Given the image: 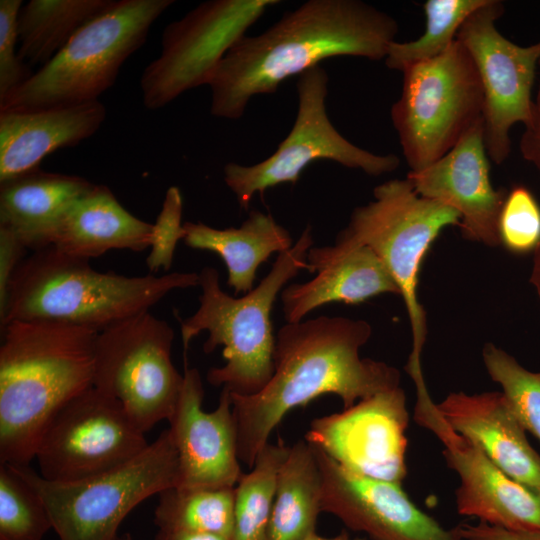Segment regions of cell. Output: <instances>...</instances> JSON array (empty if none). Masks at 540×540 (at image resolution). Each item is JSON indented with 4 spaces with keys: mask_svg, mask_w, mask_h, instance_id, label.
Returning a JSON list of instances; mask_svg holds the SVG:
<instances>
[{
    "mask_svg": "<svg viewBox=\"0 0 540 540\" xmlns=\"http://www.w3.org/2000/svg\"><path fill=\"white\" fill-rule=\"evenodd\" d=\"M487 1L427 0L423 4L424 33L413 41H394L384 60L386 66L402 72L411 65L441 56L454 44L465 20Z\"/></svg>",
    "mask_w": 540,
    "mask_h": 540,
    "instance_id": "f546056e",
    "label": "cell"
},
{
    "mask_svg": "<svg viewBox=\"0 0 540 540\" xmlns=\"http://www.w3.org/2000/svg\"><path fill=\"white\" fill-rule=\"evenodd\" d=\"M398 31L395 18L361 0L306 1L227 52L209 83L210 113L237 120L253 97L331 57L385 60Z\"/></svg>",
    "mask_w": 540,
    "mask_h": 540,
    "instance_id": "7a4b0ae2",
    "label": "cell"
},
{
    "mask_svg": "<svg viewBox=\"0 0 540 540\" xmlns=\"http://www.w3.org/2000/svg\"><path fill=\"white\" fill-rule=\"evenodd\" d=\"M488 158L482 120L442 158L406 177L420 196L460 215L464 238L496 247L501 245L499 217L508 191L493 187Z\"/></svg>",
    "mask_w": 540,
    "mask_h": 540,
    "instance_id": "ac0fdd59",
    "label": "cell"
},
{
    "mask_svg": "<svg viewBox=\"0 0 540 540\" xmlns=\"http://www.w3.org/2000/svg\"><path fill=\"white\" fill-rule=\"evenodd\" d=\"M306 540H365V539L361 538V537H351L347 533V531L343 530L339 534H337L336 536H332V537H325V536H321V535H319L317 533H314L313 535H311Z\"/></svg>",
    "mask_w": 540,
    "mask_h": 540,
    "instance_id": "60d3db41",
    "label": "cell"
},
{
    "mask_svg": "<svg viewBox=\"0 0 540 540\" xmlns=\"http://www.w3.org/2000/svg\"><path fill=\"white\" fill-rule=\"evenodd\" d=\"M278 0H209L163 30L161 51L140 77L142 101L160 109L184 92L209 85L221 60Z\"/></svg>",
    "mask_w": 540,
    "mask_h": 540,
    "instance_id": "7c38bea8",
    "label": "cell"
},
{
    "mask_svg": "<svg viewBox=\"0 0 540 540\" xmlns=\"http://www.w3.org/2000/svg\"><path fill=\"white\" fill-rule=\"evenodd\" d=\"M483 362L525 430L540 441V372H531L503 349L486 343Z\"/></svg>",
    "mask_w": 540,
    "mask_h": 540,
    "instance_id": "1f68e13d",
    "label": "cell"
},
{
    "mask_svg": "<svg viewBox=\"0 0 540 540\" xmlns=\"http://www.w3.org/2000/svg\"><path fill=\"white\" fill-rule=\"evenodd\" d=\"M328 81L327 72L320 65L300 74L296 119L276 151L253 165L229 162L224 166V181L242 207H247L256 193L262 194L282 183L295 184L315 160H331L371 176L391 173L400 166L396 154L380 155L365 150L334 127L326 109Z\"/></svg>",
    "mask_w": 540,
    "mask_h": 540,
    "instance_id": "8fae6325",
    "label": "cell"
},
{
    "mask_svg": "<svg viewBox=\"0 0 540 540\" xmlns=\"http://www.w3.org/2000/svg\"><path fill=\"white\" fill-rule=\"evenodd\" d=\"M184 380L169 432L178 459L175 487L233 488L243 475L237 455L231 393L222 388L215 410L202 409L204 389L198 369L184 368Z\"/></svg>",
    "mask_w": 540,
    "mask_h": 540,
    "instance_id": "e0dca14e",
    "label": "cell"
},
{
    "mask_svg": "<svg viewBox=\"0 0 540 540\" xmlns=\"http://www.w3.org/2000/svg\"><path fill=\"white\" fill-rule=\"evenodd\" d=\"M435 409L455 433L475 444L512 479L540 495V456L503 392L450 393Z\"/></svg>",
    "mask_w": 540,
    "mask_h": 540,
    "instance_id": "ffe728a7",
    "label": "cell"
},
{
    "mask_svg": "<svg viewBox=\"0 0 540 540\" xmlns=\"http://www.w3.org/2000/svg\"><path fill=\"white\" fill-rule=\"evenodd\" d=\"M457 529L463 540H540V531H512L481 522L461 523Z\"/></svg>",
    "mask_w": 540,
    "mask_h": 540,
    "instance_id": "8d00e7d4",
    "label": "cell"
},
{
    "mask_svg": "<svg viewBox=\"0 0 540 540\" xmlns=\"http://www.w3.org/2000/svg\"><path fill=\"white\" fill-rule=\"evenodd\" d=\"M183 226L187 246L222 258L228 271L227 284L235 294L250 292L258 267L273 253L280 254L293 246L288 230L272 215L258 210L251 211L238 228L218 229L189 221Z\"/></svg>",
    "mask_w": 540,
    "mask_h": 540,
    "instance_id": "d4e9b609",
    "label": "cell"
},
{
    "mask_svg": "<svg viewBox=\"0 0 540 540\" xmlns=\"http://www.w3.org/2000/svg\"><path fill=\"white\" fill-rule=\"evenodd\" d=\"M408 424L399 386L314 419L305 440L356 474L401 484L407 475Z\"/></svg>",
    "mask_w": 540,
    "mask_h": 540,
    "instance_id": "9a60e30c",
    "label": "cell"
},
{
    "mask_svg": "<svg viewBox=\"0 0 540 540\" xmlns=\"http://www.w3.org/2000/svg\"><path fill=\"white\" fill-rule=\"evenodd\" d=\"M13 466L42 498L58 540H118L125 517L178 479L169 429L130 461L75 481H51L29 465Z\"/></svg>",
    "mask_w": 540,
    "mask_h": 540,
    "instance_id": "ba28073f",
    "label": "cell"
},
{
    "mask_svg": "<svg viewBox=\"0 0 540 540\" xmlns=\"http://www.w3.org/2000/svg\"><path fill=\"white\" fill-rule=\"evenodd\" d=\"M199 286V273L126 276L99 272L88 259L53 246L32 251L14 271L1 328L12 321H47L101 332L157 304L175 289Z\"/></svg>",
    "mask_w": 540,
    "mask_h": 540,
    "instance_id": "277c9868",
    "label": "cell"
},
{
    "mask_svg": "<svg viewBox=\"0 0 540 540\" xmlns=\"http://www.w3.org/2000/svg\"><path fill=\"white\" fill-rule=\"evenodd\" d=\"M174 0H113L22 85L0 99V111H31L99 100L124 62L145 43Z\"/></svg>",
    "mask_w": 540,
    "mask_h": 540,
    "instance_id": "52a82bcc",
    "label": "cell"
},
{
    "mask_svg": "<svg viewBox=\"0 0 540 540\" xmlns=\"http://www.w3.org/2000/svg\"><path fill=\"white\" fill-rule=\"evenodd\" d=\"M106 115L100 100L31 111H0V182L39 168L54 151L91 137Z\"/></svg>",
    "mask_w": 540,
    "mask_h": 540,
    "instance_id": "44dd1931",
    "label": "cell"
},
{
    "mask_svg": "<svg viewBox=\"0 0 540 540\" xmlns=\"http://www.w3.org/2000/svg\"><path fill=\"white\" fill-rule=\"evenodd\" d=\"M385 293L400 295V290L376 253L359 246L336 257L313 279L287 286L281 301L286 322L297 323L324 304H358Z\"/></svg>",
    "mask_w": 540,
    "mask_h": 540,
    "instance_id": "cb8c5ba5",
    "label": "cell"
},
{
    "mask_svg": "<svg viewBox=\"0 0 540 540\" xmlns=\"http://www.w3.org/2000/svg\"><path fill=\"white\" fill-rule=\"evenodd\" d=\"M435 415L424 426L441 440L446 464L459 477L457 513L506 530L540 531V495L501 471L475 444Z\"/></svg>",
    "mask_w": 540,
    "mask_h": 540,
    "instance_id": "d6986e66",
    "label": "cell"
},
{
    "mask_svg": "<svg viewBox=\"0 0 540 540\" xmlns=\"http://www.w3.org/2000/svg\"><path fill=\"white\" fill-rule=\"evenodd\" d=\"M26 247L9 231L0 228V314L3 312L11 277L25 258Z\"/></svg>",
    "mask_w": 540,
    "mask_h": 540,
    "instance_id": "d590c367",
    "label": "cell"
},
{
    "mask_svg": "<svg viewBox=\"0 0 540 540\" xmlns=\"http://www.w3.org/2000/svg\"><path fill=\"white\" fill-rule=\"evenodd\" d=\"M118 540H133L132 536L129 533L119 536Z\"/></svg>",
    "mask_w": 540,
    "mask_h": 540,
    "instance_id": "7bdbcfd3",
    "label": "cell"
},
{
    "mask_svg": "<svg viewBox=\"0 0 540 540\" xmlns=\"http://www.w3.org/2000/svg\"><path fill=\"white\" fill-rule=\"evenodd\" d=\"M402 73L401 96L390 116L410 171H419L483 120V88L472 57L457 39L441 56Z\"/></svg>",
    "mask_w": 540,
    "mask_h": 540,
    "instance_id": "9c48e42d",
    "label": "cell"
},
{
    "mask_svg": "<svg viewBox=\"0 0 540 540\" xmlns=\"http://www.w3.org/2000/svg\"><path fill=\"white\" fill-rule=\"evenodd\" d=\"M152 227L126 210L107 186L94 184L61 215L50 246L88 260L114 249L141 252L150 247Z\"/></svg>",
    "mask_w": 540,
    "mask_h": 540,
    "instance_id": "7402d4cb",
    "label": "cell"
},
{
    "mask_svg": "<svg viewBox=\"0 0 540 540\" xmlns=\"http://www.w3.org/2000/svg\"><path fill=\"white\" fill-rule=\"evenodd\" d=\"M321 496L315 451L299 440L289 447L277 474L268 540H306L316 533Z\"/></svg>",
    "mask_w": 540,
    "mask_h": 540,
    "instance_id": "484cf974",
    "label": "cell"
},
{
    "mask_svg": "<svg viewBox=\"0 0 540 540\" xmlns=\"http://www.w3.org/2000/svg\"><path fill=\"white\" fill-rule=\"evenodd\" d=\"M530 283L534 287L540 302V242L533 251V264Z\"/></svg>",
    "mask_w": 540,
    "mask_h": 540,
    "instance_id": "ab89813d",
    "label": "cell"
},
{
    "mask_svg": "<svg viewBox=\"0 0 540 540\" xmlns=\"http://www.w3.org/2000/svg\"><path fill=\"white\" fill-rule=\"evenodd\" d=\"M154 522L159 530L216 533L231 537L235 487H170L159 494Z\"/></svg>",
    "mask_w": 540,
    "mask_h": 540,
    "instance_id": "83f0119b",
    "label": "cell"
},
{
    "mask_svg": "<svg viewBox=\"0 0 540 540\" xmlns=\"http://www.w3.org/2000/svg\"><path fill=\"white\" fill-rule=\"evenodd\" d=\"M500 242L509 251L524 254L540 242V206L523 186L508 192L499 217Z\"/></svg>",
    "mask_w": 540,
    "mask_h": 540,
    "instance_id": "d6a6232c",
    "label": "cell"
},
{
    "mask_svg": "<svg viewBox=\"0 0 540 540\" xmlns=\"http://www.w3.org/2000/svg\"><path fill=\"white\" fill-rule=\"evenodd\" d=\"M51 528L40 495L15 466L0 463V540H41Z\"/></svg>",
    "mask_w": 540,
    "mask_h": 540,
    "instance_id": "4dcf8cb0",
    "label": "cell"
},
{
    "mask_svg": "<svg viewBox=\"0 0 540 540\" xmlns=\"http://www.w3.org/2000/svg\"><path fill=\"white\" fill-rule=\"evenodd\" d=\"M373 195V201L353 210L334 245L308 251L306 269L319 272L336 257L359 246L376 253L405 303L413 335L406 370L416 382L423 380L420 357L427 334L426 313L418 299L419 271L431 244L445 227L459 226L460 215L420 196L407 177L376 186Z\"/></svg>",
    "mask_w": 540,
    "mask_h": 540,
    "instance_id": "5b68a950",
    "label": "cell"
},
{
    "mask_svg": "<svg viewBox=\"0 0 540 540\" xmlns=\"http://www.w3.org/2000/svg\"><path fill=\"white\" fill-rule=\"evenodd\" d=\"M371 334L367 321L340 316L282 326L275 337L274 373L266 386L248 396L230 392L239 461L252 468L286 414L321 395H337L347 409L357 400L399 387L395 367L360 356Z\"/></svg>",
    "mask_w": 540,
    "mask_h": 540,
    "instance_id": "6da1fadb",
    "label": "cell"
},
{
    "mask_svg": "<svg viewBox=\"0 0 540 540\" xmlns=\"http://www.w3.org/2000/svg\"><path fill=\"white\" fill-rule=\"evenodd\" d=\"M288 451L281 439L268 442L243 473L235 486L232 540H268L277 474Z\"/></svg>",
    "mask_w": 540,
    "mask_h": 540,
    "instance_id": "f1b7e54d",
    "label": "cell"
},
{
    "mask_svg": "<svg viewBox=\"0 0 540 540\" xmlns=\"http://www.w3.org/2000/svg\"><path fill=\"white\" fill-rule=\"evenodd\" d=\"M504 3L488 0L462 24L457 40L467 49L478 71L484 95V143L488 157L502 164L511 151L510 129L529 124L536 105L531 98L540 41L520 46L503 36L496 21Z\"/></svg>",
    "mask_w": 540,
    "mask_h": 540,
    "instance_id": "5bb4252c",
    "label": "cell"
},
{
    "mask_svg": "<svg viewBox=\"0 0 540 540\" xmlns=\"http://www.w3.org/2000/svg\"><path fill=\"white\" fill-rule=\"evenodd\" d=\"M312 447L322 475L321 511L349 529L371 540H463L457 526L447 529L418 508L401 484L356 474Z\"/></svg>",
    "mask_w": 540,
    "mask_h": 540,
    "instance_id": "2e32d148",
    "label": "cell"
},
{
    "mask_svg": "<svg viewBox=\"0 0 540 540\" xmlns=\"http://www.w3.org/2000/svg\"><path fill=\"white\" fill-rule=\"evenodd\" d=\"M22 3L21 0L0 1V99L33 75L16 51Z\"/></svg>",
    "mask_w": 540,
    "mask_h": 540,
    "instance_id": "e575fe53",
    "label": "cell"
},
{
    "mask_svg": "<svg viewBox=\"0 0 540 540\" xmlns=\"http://www.w3.org/2000/svg\"><path fill=\"white\" fill-rule=\"evenodd\" d=\"M538 65L540 67V58H539V61H538ZM534 102H535L537 110L540 112V83H539V87H538V91H537L536 101H534Z\"/></svg>",
    "mask_w": 540,
    "mask_h": 540,
    "instance_id": "b9f144b4",
    "label": "cell"
},
{
    "mask_svg": "<svg viewBox=\"0 0 540 540\" xmlns=\"http://www.w3.org/2000/svg\"><path fill=\"white\" fill-rule=\"evenodd\" d=\"M154 540H232L216 533L158 530Z\"/></svg>",
    "mask_w": 540,
    "mask_h": 540,
    "instance_id": "f35d334b",
    "label": "cell"
},
{
    "mask_svg": "<svg viewBox=\"0 0 540 540\" xmlns=\"http://www.w3.org/2000/svg\"><path fill=\"white\" fill-rule=\"evenodd\" d=\"M113 0H31L18 14V55L28 66L47 64Z\"/></svg>",
    "mask_w": 540,
    "mask_h": 540,
    "instance_id": "4316f807",
    "label": "cell"
},
{
    "mask_svg": "<svg viewBox=\"0 0 540 540\" xmlns=\"http://www.w3.org/2000/svg\"><path fill=\"white\" fill-rule=\"evenodd\" d=\"M524 127L519 145L521 154L540 174V112L537 108L532 121Z\"/></svg>",
    "mask_w": 540,
    "mask_h": 540,
    "instance_id": "74e56055",
    "label": "cell"
},
{
    "mask_svg": "<svg viewBox=\"0 0 540 540\" xmlns=\"http://www.w3.org/2000/svg\"><path fill=\"white\" fill-rule=\"evenodd\" d=\"M94 183L40 168L0 182V228L12 233L27 250L50 246L61 215Z\"/></svg>",
    "mask_w": 540,
    "mask_h": 540,
    "instance_id": "603a6c76",
    "label": "cell"
},
{
    "mask_svg": "<svg viewBox=\"0 0 540 540\" xmlns=\"http://www.w3.org/2000/svg\"><path fill=\"white\" fill-rule=\"evenodd\" d=\"M0 463L29 465L50 418L93 386L98 331L47 321L1 328Z\"/></svg>",
    "mask_w": 540,
    "mask_h": 540,
    "instance_id": "3957f363",
    "label": "cell"
},
{
    "mask_svg": "<svg viewBox=\"0 0 540 540\" xmlns=\"http://www.w3.org/2000/svg\"><path fill=\"white\" fill-rule=\"evenodd\" d=\"M174 331L150 311L98 333L93 387L118 401L145 433L175 411L184 376L172 362Z\"/></svg>",
    "mask_w": 540,
    "mask_h": 540,
    "instance_id": "30bf717a",
    "label": "cell"
},
{
    "mask_svg": "<svg viewBox=\"0 0 540 540\" xmlns=\"http://www.w3.org/2000/svg\"><path fill=\"white\" fill-rule=\"evenodd\" d=\"M183 198L176 186L167 189L161 210L153 224L150 238V253L146 264L151 273L160 269L169 270L173 263L177 243L184 239L182 224Z\"/></svg>",
    "mask_w": 540,
    "mask_h": 540,
    "instance_id": "836d02e7",
    "label": "cell"
},
{
    "mask_svg": "<svg viewBox=\"0 0 540 540\" xmlns=\"http://www.w3.org/2000/svg\"><path fill=\"white\" fill-rule=\"evenodd\" d=\"M148 445L121 404L92 386L50 418L35 458L45 479L75 481L116 468Z\"/></svg>",
    "mask_w": 540,
    "mask_h": 540,
    "instance_id": "4fadbf2b",
    "label": "cell"
},
{
    "mask_svg": "<svg viewBox=\"0 0 540 540\" xmlns=\"http://www.w3.org/2000/svg\"><path fill=\"white\" fill-rule=\"evenodd\" d=\"M312 244V230L307 226L289 250L278 254L262 281L242 297H232L221 289L215 268L200 271L199 308L181 322L180 329L185 353L191 340L202 331L209 334L203 345L205 353L224 347L226 363L208 371L210 384L248 396L269 382L274 373L275 349L272 307L285 284L306 269Z\"/></svg>",
    "mask_w": 540,
    "mask_h": 540,
    "instance_id": "8992f818",
    "label": "cell"
}]
</instances>
